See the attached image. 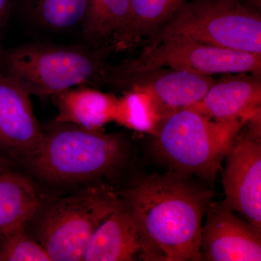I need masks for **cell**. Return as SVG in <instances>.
Segmentation results:
<instances>
[{
	"instance_id": "1",
	"label": "cell",
	"mask_w": 261,
	"mask_h": 261,
	"mask_svg": "<svg viewBox=\"0 0 261 261\" xmlns=\"http://www.w3.org/2000/svg\"><path fill=\"white\" fill-rule=\"evenodd\" d=\"M210 190L180 173L137 178L122 195V204L135 219L147 261L203 260L200 251L204 215Z\"/></svg>"
},
{
	"instance_id": "2",
	"label": "cell",
	"mask_w": 261,
	"mask_h": 261,
	"mask_svg": "<svg viewBox=\"0 0 261 261\" xmlns=\"http://www.w3.org/2000/svg\"><path fill=\"white\" fill-rule=\"evenodd\" d=\"M111 46L31 42L0 55V68L11 75L31 95L53 97L79 87L102 84Z\"/></svg>"
},
{
	"instance_id": "3",
	"label": "cell",
	"mask_w": 261,
	"mask_h": 261,
	"mask_svg": "<svg viewBox=\"0 0 261 261\" xmlns=\"http://www.w3.org/2000/svg\"><path fill=\"white\" fill-rule=\"evenodd\" d=\"M29 158L38 176L56 183L90 181L114 171L125 159L126 146L119 135L54 123Z\"/></svg>"
},
{
	"instance_id": "4",
	"label": "cell",
	"mask_w": 261,
	"mask_h": 261,
	"mask_svg": "<svg viewBox=\"0 0 261 261\" xmlns=\"http://www.w3.org/2000/svg\"><path fill=\"white\" fill-rule=\"evenodd\" d=\"M245 123L215 121L192 108L180 110L160 123L155 151L176 173L213 181Z\"/></svg>"
},
{
	"instance_id": "5",
	"label": "cell",
	"mask_w": 261,
	"mask_h": 261,
	"mask_svg": "<svg viewBox=\"0 0 261 261\" xmlns=\"http://www.w3.org/2000/svg\"><path fill=\"white\" fill-rule=\"evenodd\" d=\"M167 68L201 74L261 73V55L211 45L181 37H171L145 48L140 56L107 65L103 84H122L148 72Z\"/></svg>"
},
{
	"instance_id": "6",
	"label": "cell",
	"mask_w": 261,
	"mask_h": 261,
	"mask_svg": "<svg viewBox=\"0 0 261 261\" xmlns=\"http://www.w3.org/2000/svg\"><path fill=\"white\" fill-rule=\"evenodd\" d=\"M171 37L261 55V15L241 0H187L146 43Z\"/></svg>"
},
{
	"instance_id": "7",
	"label": "cell",
	"mask_w": 261,
	"mask_h": 261,
	"mask_svg": "<svg viewBox=\"0 0 261 261\" xmlns=\"http://www.w3.org/2000/svg\"><path fill=\"white\" fill-rule=\"evenodd\" d=\"M121 204L116 193L102 186L55 201L39 222V243L51 261L84 260L94 233Z\"/></svg>"
},
{
	"instance_id": "8",
	"label": "cell",
	"mask_w": 261,
	"mask_h": 261,
	"mask_svg": "<svg viewBox=\"0 0 261 261\" xmlns=\"http://www.w3.org/2000/svg\"><path fill=\"white\" fill-rule=\"evenodd\" d=\"M260 113L237 137L225 169L224 204L261 231Z\"/></svg>"
},
{
	"instance_id": "9",
	"label": "cell",
	"mask_w": 261,
	"mask_h": 261,
	"mask_svg": "<svg viewBox=\"0 0 261 261\" xmlns=\"http://www.w3.org/2000/svg\"><path fill=\"white\" fill-rule=\"evenodd\" d=\"M201 231L200 251L209 261H260V230L238 217L224 202H210Z\"/></svg>"
},
{
	"instance_id": "10",
	"label": "cell",
	"mask_w": 261,
	"mask_h": 261,
	"mask_svg": "<svg viewBox=\"0 0 261 261\" xmlns=\"http://www.w3.org/2000/svg\"><path fill=\"white\" fill-rule=\"evenodd\" d=\"M31 96L0 68V146L27 160L40 145L44 135L34 114Z\"/></svg>"
},
{
	"instance_id": "11",
	"label": "cell",
	"mask_w": 261,
	"mask_h": 261,
	"mask_svg": "<svg viewBox=\"0 0 261 261\" xmlns=\"http://www.w3.org/2000/svg\"><path fill=\"white\" fill-rule=\"evenodd\" d=\"M214 82L212 75L162 68L130 79L119 88L136 89L148 95L163 119L200 102Z\"/></svg>"
},
{
	"instance_id": "12",
	"label": "cell",
	"mask_w": 261,
	"mask_h": 261,
	"mask_svg": "<svg viewBox=\"0 0 261 261\" xmlns=\"http://www.w3.org/2000/svg\"><path fill=\"white\" fill-rule=\"evenodd\" d=\"M260 74L228 73L192 108L217 121L248 122L260 113Z\"/></svg>"
},
{
	"instance_id": "13",
	"label": "cell",
	"mask_w": 261,
	"mask_h": 261,
	"mask_svg": "<svg viewBox=\"0 0 261 261\" xmlns=\"http://www.w3.org/2000/svg\"><path fill=\"white\" fill-rule=\"evenodd\" d=\"M57 108L55 121L90 130L114 121L118 99L92 86L82 85L51 97Z\"/></svg>"
},
{
	"instance_id": "14",
	"label": "cell",
	"mask_w": 261,
	"mask_h": 261,
	"mask_svg": "<svg viewBox=\"0 0 261 261\" xmlns=\"http://www.w3.org/2000/svg\"><path fill=\"white\" fill-rule=\"evenodd\" d=\"M140 252L137 224L121 204L96 230L87 247L84 260H134Z\"/></svg>"
},
{
	"instance_id": "15",
	"label": "cell",
	"mask_w": 261,
	"mask_h": 261,
	"mask_svg": "<svg viewBox=\"0 0 261 261\" xmlns=\"http://www.w3.org/2000/svg\"><path fill=\"white\" fill-rule=\"evenodd\" d=\"M187 0H130L129 18L113 44L114 53L130 50L147 43Z\"/></svg>"
},
{
	"instance_id": "16",
	"label": "cell",
	"mask_w": 261,
	"mask_h": 261,
	"mask_svg": "<svg viewBox=\"0 0 261 261\" xmlns=\"http://www.w3.org/2000/svg\"><path fill=\"white\" fill-rule=\"evenodd\" d=\"M40 207L32 181L11 171L0 173V237L25 228Z\"/></svg>"
},
{
	"instance_id": "17",
	"label": "cell",
	"mask_w": 261,
	"mask_h": 261,
	"mask_svg": "<svg viewBox=\"0 0 261 261\" xmlns=\"http://www.w3.org/2000/svg\"><path fill=\"white\" fill-rule=\"evenodd\" d=\"M130 10V0H88L81 27L86 44L112 47L128 23Z\"/></svg>"
},
{
	"instance_id": "18",
	"label": "cell",
	"mask_w": 261,
	"mask_h": 261,
	"mask_svg": "<svg viewBox=\"0 0 261 261\" xmlns=\"http://www.w3.org/2000/svg\"><path fill=\"white\" fill-rule=\"evenodd\" d=\"M18 10L30 23L54 32L82 27L88 0H16Z\"/></svg>"
},
{
	"instance_id": "19",
	"label": "cell",
	"mask_w": 261,
	"mask_h": 261,
	"mask_svg": "<svg viewBox=\"0 0 261 261\" xmlns=\"http://www.w3.org/2000/svg\"><path fill=\"white\" fill-rule=\"evenodd\" d=\"M163 118L148 95L130 89L117 101L114 121L137 132L155 135Z\"/></svg>"
},
{
	"instance_id": "20",
	"label": "cell",
	"mask_w": 261,
	"mask_h": 261,
	"mask_svg": "<svg viewBox=\"0 0 261 261\" xmlns=\"http://www.w3.org/2000/svg\"><path fill=\"white\" fill-rule=\"evenodd\" d=\"M3 238L4 241L0 246V260L51 261L45 249L32 240L25 232V228Z\"/></svg>"
},
{
	"instance_id": "21",
	"label": "cell",
	"mask_w": 261,
	"mask_h": 261,
	"mask_svg": "<svg viewBox=\"0 0 261 261\" xmlns=\"http://www.w3.org/2000/svg\"><path fill=\"white\" fill-rule=\"evenodd\" d=\"M11 5L12 0H0V55L3 53L1 44L2 34L6 23Z\"/></svg>"
},
{
	"instance_id": "22",
	"label": "cell",
	"mask_w": 261,
	"mask_h": 261,
	"mask_svg": "<svg viewBox=\"0 0 261 261\" xmlns=\"http://www.w3.org/2000/svg\"><path fill=\"white\" fill-rule=\"evenodd\" d=\"M241 2L250 9L260 13L261 0H241Z\"/></svg>"
},
{
	"instance_id": "23",
	"label": "cell",
	"mask_w": 261,
	"mask_h": 261,
	"mask_svg": "<svg viewBox=\"0 0 261 261\" xmlns=\"http://www.w3.org/2000/svg\"><path fill=\"white\" fill-rule=\"evenodd\" d=\"M11 168V163L4 156L0 154V173L10 171Z\"/></svg>"
}]
</instances>
